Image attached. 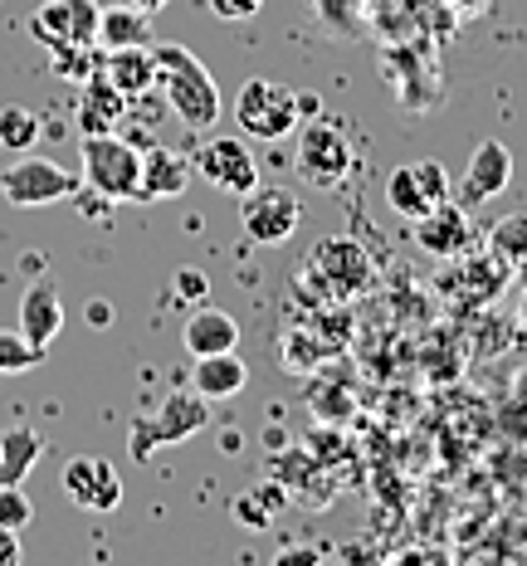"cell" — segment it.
Here are the masks:
<instances>
[{"mask_svg":"<svg viewBox=\"0 0 527 566\" xmlns=\"http://www.w3.org/2000/svg\"><path fill=\"white\" fill-rule=\"evenodd\" d=\"M250 386V367L240 361V352H215V357H196L191 371V391H201L205 400H230Z\"/></svg>","mask_w":527,"mask_h":566,"instance_id":"ffe728a7","label":"cell"},{"mask_svg":"<svg viewBox=\"0 0 527 566\" xmlns=\"http://www.w3.org/2000/svg\"><path fill=\"white\" fill-rule=\"evenodd\" d=\"M40 454H44V440L30 424H15V430L0 434V489H6V483H25V474L34 469Z\"/></svg>","mask_w":527,"mask_h":566,"instance_id":"603a6c76","label":"cell"},{"mask_svg":"<svg viewBox=\"0 0 527 566\" xmlns=\"http://www.w3.org/2000/svg\"><path fill=\"white\" fill-rule=\"evenodd\" d=\"M88 323H93V327L113 323V308H108V303H88Z\"/></svg>","mask_w":527,"mask_h":566,"instance_id":"4dcf8cb0","label":"cell"},{"mask_svg":"<svg viewBox=\"0 0 527 566\" xmlns=\"http://www.w3.org/2000/svg\"><path fill=\"white\" fill-rule=\"evenodd\" d=\"M308 274L323 279V289L337 293V298H357V293L371 289L377 269H371V254L351 234H323L308 254Z\"/></svg>","mask_w":527,"mask_h":566,"instance_id":"52a82bcc","label":"cell"},{"mask_svg":"<svg viewBox=\"0 0 527 566\" xmlns=\"http://www.w3.org/2000/svg\"><path fill=\"white\" fill-rule=\"evenodd\" d=\"M84 186L103 200H137V186H143V147L117 133H88L84 147Z\"/></svg>","mask_w":527,"mask_h":566,"instance_id":"3957f363","label":"cell"},{"mask_svg":"<svg viewBox=\"0 0 527 566\" xmlns=\"http://www.w3.org/2000/svg\"><path fill=\"white\" fill-rule=\"evenodd\" d=\"M127 44H151V10L133 6H103L98 15V50H127Z\"/></svg>","mask_w":527,"mask_h":566,"instance_id":"44dd1931","label":"cell"},{"mask_svg":"<svg viewBox=\"0 0 527 566\" xmlns=\"http://www.w3.org/2000/svg\"><path fill=\"white\" fill-rule=\"evenodd\" d=\"M508 181H513V151L503 147L498 137H484L474 147V157H468L454 200H460L464 210H478V206H488L494 196L508 191Z\"/></svg>","mask_w":527,"mask_h":566,"instance_id":"4fadbf2b","label":"cell"},{"mask_svg":"<svg viewBox=\"0 0 527 566\" xmlns=\"http://www.w3.org/2000/svg\"><path fill=\"white\" fill-rule=\"evenodd\" d=\"M171 283H176V298L181 303H205V293H210V279L201 274V269H181Z\"/></svg>","mask_w":527,"mask_h":566,"instance_id":"83f0119b","label":"cell"},{"mask_svg":"<svg viewBox=\"0 0 527 566\" xmlns=\"http://www.w3.org/2000/svg\"><path fill=\"white\" fill-rule=\"evenodd\" d=\"M133 6H143V10H151V15H157V10L167 6V0H133Z\"/></svg>","mask_w":527,"mask_h":566,"instance_id":"1f68e13d","label":"cell"},{"mask_svg":"<svg viewBox=\"0 0 527 566\" xmlns=\"http://www.w3.org/2000/svg\"><path fill=\"white\" fill-rule=\"evenodd\" d=\"M240 200H244V206H240V226H244V234H250L254 244H284V240H293V230H298V220H303V200L293 196L288 186L260 181L254 191H244Z\"/></svg>","mask_w":527,"mask_h":566,"instance_id":"ba28073f","label":"cell"},{"mask_svg":"<svg viewBox=\"0 0 527 566\" xmlns=\"http://www.w3.org/2000/svg\"><path fill=\"white\" fill-rule=\"evenodd\" d=\"M20 333H25L34 347L50 352L54 337L64 333V298H59V289L50 279L30 283V293L20 298Z\"/></svg>","mask_w":527,"mask_h":566,"instance_id":"ac0fdd59","label":"cell"},{"mask_svg":"<svg viewBox=\"0 0 527 566\" xmlns=\"http://www.w3.org/2000/svg\"><path fill=\"white\" fill-rule=\"evenodd\" d=\"M488 250H494V264L527 283V210H513L488 230Z\"/></svg>","mask_w":527,"mask_h":566,"instance_id":"7402d4cb","label":"cell"},{"mask_svg":"<svg viewBox=\"0 0 527 566\" xmlns=\"http://www.w3.org/2000/svg\"><path fill=\"white\" fill-rule=\"evenodd\" d=\"M293 167H298L303 186H313V191H342V181L357 167V147L342 133V123L313 117V123H298V157H293Z\"/></svg>","mask_w":527,"mask_h":566,"instance_id":"7a4b0ae2","label":"cell"},{"mask_svg":"<svg viewBox=\"0 0 527 566\" xmlns=\"http://www.w3.org/2000/svg\"><path fill=\"white\" fill-rule=\"evenodd\" d=\"M78 93H84V98H78V133L84 137L88 133H117L127 108H133V103H127L108 78H103V69H93L84 84H78Z\"/></svg>","mask_w":527,"mask_h":566,"instance_id":"e0dca14e","label":"cell"},{"mask_svg":"<svg viewBox=\"0 0 527 566\" xmlns=\"http://www.w3.org/2000/svg\"><path fill=\"white\" fill-rule=\"evenodd\" d=\"M103 50L98 44H59V50H50V64L59 78H68V84H84V78L98 69Z\"/></svg>","mask_w":527,"mask_h":566,"instance_id":"484cf974","label":"cell"},{"mask_svg":"<svg viewBox=\"0 0 527 566\" xmlns=\"http://www.w3.org/2000/svg\"><path fill=\"white\" fill-rule=\"evenodd\" d=\"M415 240H420V250L435 254V259L464 254V244H468V210L454 196L440 200L435 210H425V216L415 220Z\"/></svg>","mask_w":527,"mask_h":566,"instance_id":"2e32d148","label":"cell"},{"mask_svg":"<svg viewBox=\"0 0 527 566\" xmlns=\"http://www.w3.org/2000/svg\"><path fill=\"white\" fill-rule=\"evenodd\" d=\"M518 323H523V333H527V293H523V303H518Z\"/></svg>","mask_w":527,"mask_h":566,"instance_id":"d6a6232c","label":"cell"},{"mask_svg":"<svg viewBox=\"0 0 527 566\" xmlns=\"http://www.w3.org/2000/svg\"><path fill=\"white\" fill-rule=\"evenodd\" d=\"M181 342L191 357H215V352H234L240 347V323L225 308H196L181 327Z\"/></svg>","mask_w":527,"mask_h":566,"instance_id":"d6986e66","label":"cell"},{"mask_svg":"<svg viewBox=\"0 0 527 566\" xmlns=\"http://www.w3.org/2000/svg\"><path fill=\"white\" fill-rule=\"evenodd\" d=\"M303 108L298 93L274 84V78H250L240 93H234V127L254 142H284L298 133Z\"/></svg>","mask_w":527,"mask_h":566,"instance_id":"277c9868","label":"cell"},{"mask_svg":"<svg viewBox=\"0 0 527 566\" xmlns=\"http://www.w3.org/2000/svg\"><path fill=\"white\" fill-rule=\"evenodd\" d=\"M50 357L44 347L20 333V327H0V376H20V371H34L40 361Z\"/></svg>","mask_w":527,"mask_h":566,"instance_id":"cb8c5ba5","label":"cell"},{"mask_svg":"<svg viewBox=\"0 0 527 566\" xmlns=\"http://www.w3.org/2000/svg\"><path fill=\"white\" fill-rule=\"evenodd\" d=\"M210 10H215L220 20H230V25H240V20H254L264 10V0H205Z\"/></svg>","mask_w":527,"mask_h":566,"instance_id":"f1b7e54d","label":"cell"},{"mask_svg":"<svg viewBox=\"0 0 527 566\" xmlns=\"http://www.w3.org/2000/svg\"><path fill=\"white\" fill-rule=\"evenodd\" d=\"M40 133H44V123H40V113H30V108H0V147L6 151H30L34 142H40Z\"/></svg>","mask_w":527,"mask_h":566,"instance_id":"d4e9b609","label":"cell"},{"mask_svg":"<svg viewBox=\"0 0 527 566\" xmlns=\"http://www.w3.org/2000/svg\"><path fill=\"white\" fill-rule=\"evenodd\" d=\"M450 196H454V186L440 161H410V167H396L386 176V200H391V210L401 220H420L425 210H435Z\"/></svg>","mask_w":527,"mask_h":566,"instance_id":"9c48e42d","label":"cell"},{"mask_svg":"<svg viewBox=\"0 0 527 566\" xmlns=\"http://www.w3.org/2000/svg\"><path fill=\"white\" fill-rule=\"evenodd\" d=\"M78 186H84V176L64 171L50 157H30V151H20L15 167L0 171V196H6L15 210H34V206L68 200V196H78Z\"/></svg>","mask_w":527,"mask_h":566,"instance_id":"8992f818","label":"cell"},{"mask_svg":"<svg viewBox=\"0 0 527 566\" xmlns=\"http://www.w3.org/2000/svg\"><path fill=\"white\" fill-rule=\"evenodd\" d=\"M20 562V533L0 527V566H15Z\"/></svg>","mask_w":527,"mask_h":566,"instance_id":"f546056e","label":"cell"},{"mask_svg":"<svg viewBox=\"0 0 527 566\" xmlns=\"http://www.w3.org/2000/svg\"><path fill=\"white\" fill-rule=\"evenodd\" d=\"M205 420H210V400L201 391H171L161 400V410L133 420L127 450H133V459H151L161 444H181V440H191V434H201Z\"/></svg>","mask_w":527,"mask_h":566,"instance_id":"5b68a950","label":"cell"},{"mask_svg":"<svg viewBox=\"0 0 527 566\" xmlns=\"http://www.w3.org/2000/svg\"><path fill=\"white\" fill-rule=\"evenodd\" d=\"M64 493L84 513H113L123 503V479L103 454H74L64 464Z\"/></svg>","mask_w":527,"mask_h":566,"instance_id":"7c38bea8","label":"cell"},{"mask_svg":"<svg viewBox=\"0 0 527 566\" xmlns=\"http://www.w3.org/2000/svg\"><path fill=\"white\" fill-rule=\"evenodd\" d=\"M98 0H44L30 15V34L44 44V50H59V44H98Z\"/></svg>","mask_w":527,"mask_h":566,"instance_id":"30bf717a","label":"cell"},{"mask_svg":"<svg viewBox=\"0 0 527 566\" xmlns=\"http://www.w3.org/2000/svg\"><path fill=\"white\" fill-rule=\"evenodd\" d=\"M151 54H157V88H161V98H167V108L181 117L191 133H210V127L220 123V108H225L210 69L186 50V44H151Z\"/></svg>","mask_w":527,"mask_h":566,"instance_id":"6da1fadb","label":"cell"},{"mask_svg":"<svg viewBox=\"0 0 527 566\" xmlns=\"http://www.w3.org/2000/svg\"><path fill=\"white\" fill-rule=\"evenodd\" d=\"M196 176H205V181L225 196H244L264 181L260 161L250 157V147H244L240 137H210L205 147L196 151Z\"/></svg>","mask_w":527,"mask_h":566,"instance_id":"8fae6325","label":"cell"},{"mask_svg":"<svg viewBox=\"0 0 527 566\" xmlns=\"http://www.w3.org/2000/svg\"><path fill=\"white\" fill-rule=\"evenodd\" d=\"M191 181H196V161L186 151L161 147V142H147L143 147V186H137V200H171Z\"/></svg>","mask_w":527,"mask_h":566,"instance_id":"5bb4252c","label":"cell"},{"mask_svg":"<svg viewBox=\"0 0 527 566\" xmlns=\"http://www.w3.org/2000/svg\"><path fill=\"white\" fill-rule=\"evenodd\" d=\"M103 78L123 93L127 103H137L143 93L157 88V54H151V44H127V50H103L98 59Z\"/></svg>","mask_w":527,"mask_h":566,"instance_id":"9a60e30c","label":"cell"},{"mask_svg":"<svg viewBox=\"0 0 527 566\" xmlns=\"http://www.w3.org/2000/svg\"><path fill=\"white\" fill-rule=\"evenodd\" d=\"M30 517H34L30 493L20 489V483H6V489H0V527H10V533H25Z\"/></svg>","mask_w":527,"mask_h":566,"instance_id":"4316f807","label":"cell"}]
</instances>
